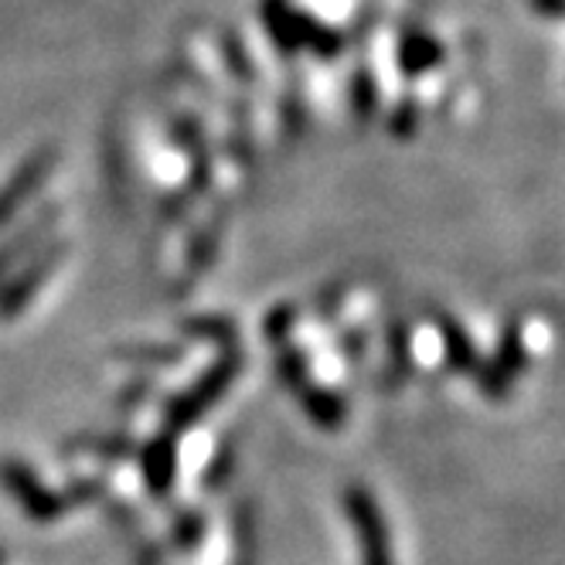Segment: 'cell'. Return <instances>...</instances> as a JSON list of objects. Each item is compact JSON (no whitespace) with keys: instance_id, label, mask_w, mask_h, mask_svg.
<instances>
[{"instance_id":"1","label":"cell","mask_w":565,"mask_h":565,"mask_svg":"<svg viewBox=\"0 0 565 565\" xmlns=\"http://www.w3.org/2000/svg\"><path fill=\"white\" fill-rule=\"evenodd\" d=\"M344 511H348V521L354 529L361 565H395L385 514H382L379 501L361 488V483H351V488L344 491Z\"/></svg>"},{"instance_id":"2","label":"cell","mask_w":565,"mask_h":565,"mask_svg":"<svg viewBox=\"0 0 565 565\" xmlns=\"http://www.w3.org/2000/svg\"><path fill=\"white\" fill-rule=\"evenodd\" d=\"M0 483H4V491L24 508V514L31 521H42V524L58 521L65 514V508L78 504L72 494L49 491L45 483L34 477V470L28 463H21V460H4V463H0Z\"/></svg>"},{"instance_id":"3","label":"cell","mask_w":565,"mask_h":565,"mask_svg":"<svg viewBox=\"0 0 565 565\" xmlns=\"http://www.w3.org/2000/svg\"><path fill=\"white\" fill-rule=\"evenodd\" d=\"M235 372H238V358H225V361H218V365L201 379L198 385H191L174 406L168 409V416H164V436H181L201 413H209V406L212 402L228 388V382L235 379Z\"/></svg>"},{"instance_id":"4","label":"cell","mask_w":565,"mask_h":565,"mask_svg":"<svg viewBox=\"0 0 565 565\" xmlns=\"http://www.w3.org/2000/svg\"><path fill=\"white\" fill-rule=\"evenodd\" d=\"M174 473H178V454H174V439L160 436L143 447V480L147 491L153 498H168V491L174 488Z\"/></svg>"},{"instance_id":"5","label":"cell","mask_w":565,"mask_h":565,"mask_svg":"<svg viewBox=\"0 0 565 565\" xmlns=\"http://www.w3.org/2000/svg\"><path fill=\"white\" fill-rule=\"evenodd\" d=\"M49 171H52V153H49V150H45V153H34V157L28 160V164L18 171V178H14L4 191H0V225H4V222L24 205L28 194L45 181Z\"/></svg>"},{"instance_id":"6","label":"cell","mask_w":565,"mask_h":565,"mask_svg":"<svg viewBox=\"0 0 565 565\" xmlns=\"http://www.w3.org/2000/svg\"><path fill=\"white\" fill-rule=\"evenodd\" d=\"M58 259H62V246H52V249L45 253L42 263H34V266L14 282V287H11L4 297H0V313H14V310H21V307L31 300V294H34L38 282H45V279H49V273H52V266H55Z\"/></svg>"},{"instance_id":"7","label":"cell","mask_w":565,"mask_h":565,"mask_svg":"<svg viewBox=\"0 0 565 565\" xmlns=\"http://www.w3.org/2000/svg\"><path fill=\"white\" fill-rule=\"evenodd\" d=\"M303 402H307V413H310L320 426L334 429V426L344 419V402L334 398V395H328V392H320V388L303 392Z\"/></svg>"},{"instance_id":"8","label":"cell","mask_w":565,"mask_h":565,"mask_svg":"<svg viewBox=\"0 0 565 565\" xmlns=\"http://www.w3.org/2000/svg\"><path fill=\"white\" fill-rule=\"evenodd\" d=\"M279 375H282V382H287L290 388L303 392V385H307V361H303V354L294 351V348L279 351Z\"/></svg>"},{"instance_id":"9","label":"cell","mask_w":565,"mask_h":565,"mask_svg":"<svg viewBox=\"0 0 565 565\" xmlns=\"http://www.w3.org/2000/svg\"><path fill=\"white\" fill-rule=\"evenodd\" d=\"M31 246H34V232H24V238H21V246H18V253H24V249H31ZM11 256H14V246H11V249H8L4 256H0V266H4V263H8Z\"/></svg>"},{"instance_id":"10","label":"cell","mask_w":565,"mask_h":565,"mask_svg":"<svg viewBox=\"0 0 565 565\" xmlns=\"http://www.w3.org/2000/svg\"><path fill=\"white\" fill-rule=\"evenodd\" d=\"M4 558H8V552H4V548H0V565H4Z\"/></svg>"}]
</instances>
